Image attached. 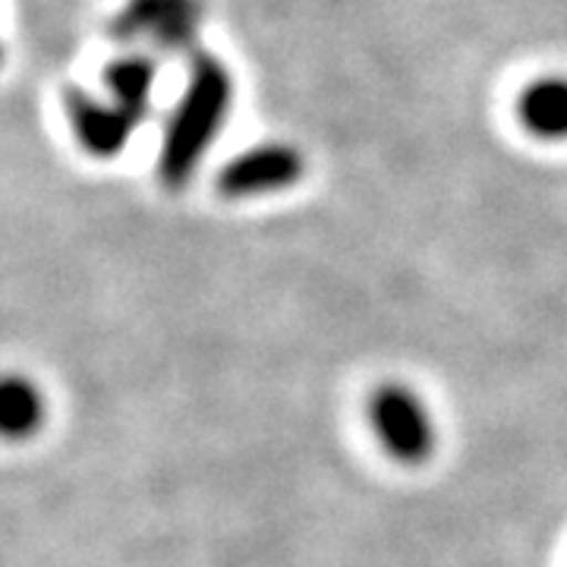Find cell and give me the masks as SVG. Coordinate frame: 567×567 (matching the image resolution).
I'll return each instance as SVG.
<instances>
[{
    "label": "cell",
    "instance_id": "obj_6",
    "mask_svg": "<svg viewBox=\"0 0 567 567\" xmlns=\"http://www.w3.org/2000/svg\"><path fill=\"white\" fill-rule=\"evenodd\" d=\"M517 117L524 130L536 140H567V80L565 76H543L529 82L517 99Z\"/></svg>",
    "mask_w": 567,
    "mask_h": 567
},
{
    "label": "cell",
    "instance_id": "obj_3",
    "mask_svg": "<svg viewBox=\"0 0 567 567\" xmlns=\"http://www.w3.org/2000/svg\"><path fill=\"white\" fill-rule=\"evenodd\" d=\"M303 155L281 142H268L246 148L234 162H227L218 174V193L227 199H252L281 193L303 177Z\"/></svg>",
    "mask_w": 567,
    "mask_h": 567
},
{
    "label": "cell",
    "instance_id": "obj_1",
    "mask_svg": "<svg viewBox=\"0 0 567 567\" xmlns=\"http://www.w3.org/2000/svg\"><path fill=\"white\" fill-rule=\"evenodd\" d=\"M230 95H234L230 73L215 58L199 54L189 70L186 92L164 130L158 174L167 186L181 189L189 183L208 145L221 133V123L230 111Z\"/></svg>",
    "mask_w": 567,
    "mask_h": 567
},
{
    "label": "cell",
    "instance_id": "obj_4",
    "mask_svg": "<svg viewBox=\"0 0 567 567\" xmlns=\"http://www.w3.org/2000/svg\"><path fill=\"white\" fill-rule=\"evenodd\" d=\"M66 114H70V123H73V136L95 158H114L130 142L133 126H136V121L123 107L95 102V99H89L82 92L66 95Z\"/></svg>",
    "mask_w": 567,
    "mask_h": 567
},
{
    "label": "cell",
    "instance_id": "obj_8",
    "mask_svg": "<svg viewBox=\"0 0 567 567\" xmlns=\"http://www.w3.org/2000/svg\"><path fill=\"white\" fill-rule=\"evenodd\" d=\"M104 82H107V92H111L114 104L123 107L133 121L140 123L145 107H148V99H152L155 66L148 61H142V58H123V61L107 66Z\"/></svg>",
    "mask_w": 567,
    "mask_h": 567
},
{
    "label": "cell",
    "instance_id": "obj_2",
    "mask_svg": "<svg viewBox=\"0 0 567 567\" xmlns=\"http://www.w3.org/2000/svg\"><path fill=\"white\" fill-rule=\"evenodd\" d=\"M365 416L391 461L423 466L439 445V429L423 398L404 382H382L365 401Z\"/></svg>",
    "mask_w": 567,
    "mask_h": 567
},
{
    "label": "cell",
    "instance_id": "obj_5",
    "mask_svg": "<svg viewBox=\"0 0 567 567\" xmlns=\"http://www.w3.org/2000/svg\"><path fill=\"white\" fill-rule=\"evenodd\" d=\"M121 35H155L164 44H183L196 29L193 0H133L121 17Z\"/></svg>",
    "mask_w": 567,
    "mask_h": 567
},
{
    "label": "cell",
    "instance_id": "obj_7",
    "mask_svg": "<svg viewBox=\"0 0 567 567\" xmlns=\"http://www.w3.org/2000/svg\"><path fill=\"white\" fill-rule=\"evenodd\" d=\"M44 423V398L39 385L25 375L10 372L0 385V432L10 442L32 439Z\"/></svg>",
    "mask_w": 567,
    "mask_h": 567
}]
</instances>
